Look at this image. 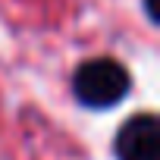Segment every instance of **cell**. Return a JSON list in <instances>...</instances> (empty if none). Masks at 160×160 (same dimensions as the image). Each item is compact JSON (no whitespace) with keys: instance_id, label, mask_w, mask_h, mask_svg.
I'll return each mask as SVG.
<instances>
[{"instance_id":"cell-1","label":"cell","mask_w":160,"mask_h":160,"mask_svg":"<svg viewBox=\"0 0 160 160\" xmlns=\"http://www.w3.org/2000/svg\"><path fill=\"white\" fill-rule=\"evenodd\" d=\"M129 88H132V78H129L126 66L110 57H98V60L82 63L72 78L75 98L94 110H107V107L119 104L129 94Z\"/></svg>"},{"instance_id":"cell-2","label":"cell","mask_w":160,"mask_h":160,"mask_svg":"<svg viewBox=\"0 0 160 160\" xmlns=\"http://www.w3.org/2000/svg\"><path fill=\"white\" fill-rule=\"evenodd\" d=\"M116 160H160V122L154 113H138L119 129Z\"/></svg>"}]
</instances>
